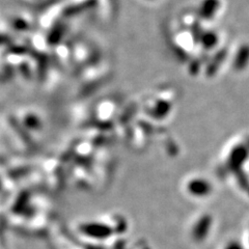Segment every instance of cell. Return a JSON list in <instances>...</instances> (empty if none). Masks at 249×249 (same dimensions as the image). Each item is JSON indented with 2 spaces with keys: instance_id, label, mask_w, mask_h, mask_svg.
Here are the masks:
<instances>
[{
  "instance_id": "obj_1",
  "label": "cell",
  "mask_w": 249,
  "mask_h": 249,
  "mask_svg": "<svg viewBox=\"0 0 249 249\" xmlns=\"http://www.w3.org/2000/svg\"><path fill=\"white\" fill-rule=\"evenodd\" d=\"M249 62V46L245 45L241 48L237 54L235 66L238 70H243Z\"/></svg>"
}]
</instances>
